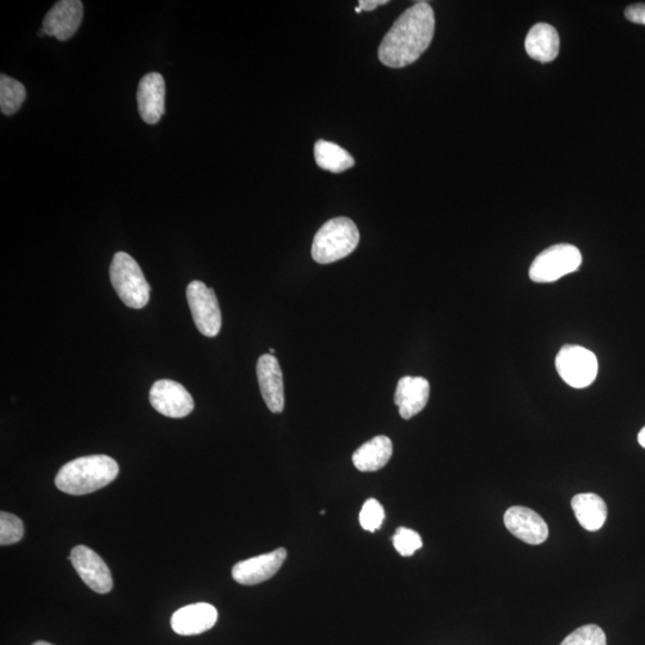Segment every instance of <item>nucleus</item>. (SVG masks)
<instances>
[{
  "label": "nucleus",
  "instance_id": "21",
  "mask_svg": "<svg viewBox=\"0 0 645 645\" xmlns=\"http://www.w3.org/2000/svg\"><path fill=\"white\" fill-rule=\"evenodd\" d=\"M27 91L24 85L9 76H0V109L5 115H12L20 110L26 101Z\"/></svg>",
  "mask_w": 645,
  "mask_h": 645
},
{
  "label": "nucleus",
  "instance_id": "18",
  "mask_svg": "<svg viewBox=\"0 0 645 645\" xmlns=\"http://www.w3.org/2000/svg\"><path fill=\"white\" fill-rule=\"evenodd\" d=\"M393 453L391 439L379 435L360 446L353 454L355 468L361 472H376L390 462Z\"/></svg>",
  "mask_w": 645,
  "mask_h": 645
},
{
  "label": "nucleus",
  "instance_id": "17",
  "mask_svg": "<svg viewBox=\"0 0 645 645\" xmlns=\"http://www.w3.org/2000/svg\"><path fill=\"white\" fill-rule=\"evenodd\" d=\"M526 52L540 63H550L559 53V36L557 30L548 23H538L525 41Z\"/></svg>",
  "mask_w": 645,
  "mask_h": 645
},
{
  "label": "nucleus",
  "instance_id": "19",
  "mask_svg": "<svg viewBox=\"0 0 645 645\" xmlns=\"http://www.w3.org/2000/svg\"><path fill=\"white\" fill-rule=\"evenodd\" d=\"M571 507L579 524L589 532H597L607 519L606 502L597 494H579L574 496Z\"/></svg>",
  "mask_w": 645,
  "mask_h": 645
},
{
  "label": "nucleus",
  "instance_id": "14",
  "mask_svg": "<svg viewBox=\"0 0 645 645\" xmlns=\"http://www.w3.org/2000/svg\"><path fill=\"white\" fill-rule=\"evenodd\" d=\"M138 109L146 124L156 125L165 113V82L161 73L151 72L138 86Z\"/></svg>",
  "mask_w": 645,
  "mask_h": 645
},
{
  "label": "nucleus",
  "instance_id": "16",
  "mask_svg": "<svg viewBox=\"0 0 645 645\" xmlns=\"http://www.w3.org/2000/svg\"><path fill=\"white\" fill-rule=\"evenodd\" d=\"M430 395V385L422 377H403L397 384L395 404L404 420L420 414L426 408Z\"/></svg>",
  "mask_w": 645,
  "mask_h": 645
},
{
  "label": "nucleus",
  "instance_id": "24",
  "mask_svg": "<svg viewBox=\"0 0 645 645\" xmlns=\"http://www.w3.org/2000/svg\"><path fill=\"white\" fill-rule=\"evenodd\" d=\"M392 542L398 554L403 557L413 556L417 550L422 548L420 534L410 528L399 527Z\"/></svg>",
  "mask_w": 645,
  "mask_h": 645
},
{
  "label": "nucleus",
  "instance_id": "23",
  "mask_svg": "<svg viewBox=\"0 0 645 645\" xmlns=\"http://www.w3.org/2000/svg\"><path fill=\"white\" fill-rule=\"evenodd\" d=\"M24 536L23 521L10 513H0V545H12L20 542Z\"/></svg>",
  "mask_w": 645,
  "mask_h": 645
},
{
  "label": "nucleus",
  "instance_id": "25",
  "mask_svg": "<svg viewBox=\"0 0 645 645\" xmlns=\"http://www.w3.org/2000/svg\"><path fill=\"white\" fill-rule=\"evenodd\" d=\"M385 511L376 499H370L362 506L359 520L362 528L368 532H376L383 525Z\"/></svg>",
  "mask_w": 645,
  "mask_h": 645
},
{
  "label": "nucleus",
  "instance_id": "20",
  "mask_svg": "<svg viewBox=\"0 0 645 645\" xmlns=\"http://www.w3.org/2000/svg\"><path fill=\"white\" fill-rule=\"evenodd\" d=\"M315 158L319 168L340 174L354 167V158L341 146L327 140H318L315 145Z\"/></svg>",
  "mask_w": 645,
  "mask_h": 645
},
{
  "label": "nucleus",
  "instance_id": "6",
  "mask_svg": "<svg viewBox=\"0 0 645 645\" xmlns=\"http://www.w3.org/2000/svg\"><path fill=\"white\" fill-rule=\"evenodd\" d=\"M556 370L569 386L585 389L597 379L599 364L597 356L591 350L568 344L556 356Z\"/></svg>",
  "mask_w": 645,
  "mask_h": 645
},
{
  "label": "nucleus",
  "instance_id": "27",
  "mask_svg": "<svg viewBox=\"0 0 645 645\" xmlns=\"http://www.w3.org/2000/svg\"><path fill=\"white\" fill-rule=\"evenodd\" d=\"M389 2L387 0H360L359 8L365 11H373L378 8L380 5H385Z\"/></svg>",
  "mask_w": 645,
  "mask_h": 645
},
{
  "label": "nucleus",
  "instance_id": "5",
  "mask_svg": "<svg viewBox=\"0 0 645 645\" xmlns=\"http://www.w3.org/2000/svg\"><path fill=\"white\" fill-rule=\"evenodd\" d=\"M582 254L571 244H556L540 253L530 268V278L537 284H549L581 267Z\"/></svg>",
  "mask_w": 645,
  "mask_h": 645
},
{
  "label": "nucleus",
  "instance_id": "3",
  "mask_svg": "<svg viewBox=\"0 0 645 645\" xmlns=\"http://www.w3.org/2000/svg\"><path fill=\"white\" fill-rule=\"evenodd\" d=\"M360 233L352 219L339 217L325 223L313 239L311 254L321 264L334 263L358 247Z\"/></svg>",
  "mask_w": 645,
  "mask_h": 645
},
{
  "label": "nucleus",
  "instance_id": "29",
  "mask_svg": "<svg viewBox=\"0 0 645 645\" xmlns=\"http://www.w3.org/2000/svg\"><path fill=\"white\" fill-rule=\"evenodd\" d=\"M33 645H53V644L47 643L45 641H39V642L34 643Z\"/></svg>",
  "mask_w": 645,
  "mask_h": 645
},
{
  "label": "nucleus",
  "instance_id": "2",
  "mask_svg": "<svg viewBox=\"0 0 645 645\" xmlns=\"http://www.w3.org/2000/svg\"><path fill=\"white\" fill-rule=\"evenodd\" d=\"M120 468L108 456L77 458L60 469L55 485L65 494L81 496L107 487L118 477Z\"/></svg>",
  "mask_w": 645,
  "mask_h": 645
},
{
  "label": "nucleus",
  "instance_id": "31",
  "mask_svg": "<svg viewBox=\"0 0 645 645\" xmlns=\"http://www.w3.org/2000/svg\"><path fill=\"white\" fill-rule=\"evenodd\" d=\"M355 11H356V12H361L362 10H361V9L359 8V6H358V8H356V9H355Z\"/></svg>",
  "mask_w": 645,
  "mask_h": 645
},
{
  "label": "nucleus",
  "instance_id": "22",
  "mask_svg": "<svg viewBox=\"0 0 645 645\" xmlns=\"http://www.w3.org/2000/svg\"><path fill=\"white\" fill-rule=\"evenodd\" d=\"M561 645H607V638L600 626L589 624L571 632Z\"/></svg>",
  "mask_w": 645,
  "mask_h": 645
},
{
  "label": "nucleus",
  "instance_id": "13",
  "mask_svg": "<svg viewBox=\"0 0 645 645\" xmlns=\"http://www.w3.org/2000/svg\"><path fill=\"white\" fill-rule=\"evenodd\" d=\"M505 525L514 537L530 545H540L549 537V527L538 513L530 508L514 506L505 514Z\"/></svg>",
  "mask_w": 645,
  "mask_h": 645
},
{
  "label": "nucleus",
  "instance_id": "28",
  "mask_svg": "<svg viewBox=\"0 0 645 645\" xmlns=\"http://www.w3.org/2000/svg\"><path fill=\"white\" fill-rule=\"evenodd\" d=\"M638 442H640V445L645 448V427L641 430L640 434H638Z\"/></svg>",
  "mask_w": 645,
  "mask_h": 645
},
{
  "label": "nucleus",
  "instance_id": "26",
  "mask_svg": "<svg viewBox=\"0 0 645 645\" xmlns=\"http://www.w3.org/2000/svg\"><path fill=\"white\" fill-rule=\"evenodd\" d=\"M625 17L632 23L645 26V4L630 5L625 10Z\"/></svg>",
  "mask_w": 645,
  "mask_h": 645
},
{
  "label": "nucleus",
  "instance_id": "1",
  "mask_svg": "<svg viewBox=\"0 0 645 645\" xmlns=\"http://www.w3.org/2000/svg\"><path fill=\"white\" fill-rule=\"evenodd\" d=\"M435 32L432 6L419 2L405 10L387 32L378 49V58L391 69L414 64L427 51Z\"/></svg>",
  "mask_w": 645,
  "mask_h": 645
},
{
  "label": "nucleus",
  "instance_id": "8",
  "mask_svg": "<svg viewBox=\"0 0 645 645\" xmlns=\"http://www.w3.org/2000/svg\"><path fill=\"white\" fill-rule=\"evenodd\" d=\"M150 402L159 414L170 419H183L195 407L194 399L186 387L169 379L158 380L152 385Z\"/></svg>",
  "mask_w": 645,
  "mask_h": 645
},
{
  "label": "nucleus",
  "instance_id": "10",
  "mask_svg": "<svg viewBox=\"0 0 645 645\" xmlns=\"http://www.w3.org/2000/svg\"><path fill=\"white\" fill-rule=\"evenodd\" d=\"M287 558V551L280 548L269 554L239 562L232 569V577L239 585L255 586L278 573Z\"/></svg>",
  "mask_w": 645,
  "mask_h": 645
},
{
  "label": "nucleus",
  "instance_id": "9",
  "mask_svg": "<svg viewBox=\"0 0 645 645\" xmlns=\"http://www.w3.org/2000/svg\"><path fill=\"white\" fill-rule=\"evenodd\" d=\"M71 562L77 574L92 591L107 594L113 589V577L103 559L94 550L78 545L71 551Z\"/></svg>",
  "mask_w": 645,
  "mask_h": 645
},
{
  "label": "nucleus",
  "instance_id": "4",
  "mask_svg": "<svg viewBox=\"0 0 645 645\" xmlns=\"http://www.w3.org/2000/svg\"><path fill=\"white\" fill-rule=\"evenodd\" d=\"M110 281L126 306L143 309L149 303L151 287L137 261L126 253H116L110 264Z\"/></svg>",
  "mask_w": 645,
  "mask_h": 645
},
{
  "label": "nucleus",
  "instance_id": "12",
  "mask_svg": "<svg viewBox=\"0 0 645 645\" xmlns=\"http://www.w3.org/2000/svg\"><path fill=\"white\" fill-rule=\"evenodd\" d=\"M257 379L264 402L274 414L285 409L284 377L278 359L272 354H264L257 361Z\"/></svg>",
  "mask_w": 645,
  "mask_h": 645
},
{
  "label": "nucleus",
  "instance_id": "30",
  "mask_svg": "<svg viewBox=\"0 0 645 645\" xmlns=\"http://www.w3.org/2000/svg\"><path fill=\"white\" fill-rule=\"evenodd\" d=\"M269 353L273 355V354L275 353V349L270 348V349H269Z\"/></svg>",
  "mask_w": 645,
  "mask_h": 645
},
{
  "label": "nucleus",
  "instance_id": "7",
  "mask_svg": "<svg viewBox=\"0 0 645 645\" xmlns=\"http://www.w3.org/2000/svg\"><path fill=\"white\" fill-rule=\"evenodd\" d=\"M187 299L194 323L200 333L207 337L217 336L220 333L223 318H221L217 296L212 288L201 281L190 282L187 287Z\"/></svg>",
  "mask_w": 645,
  "mask_h": 645
},
{
  "label": "nucleus",
  "instance_id": "11",
  "mask_svg": "<svg viewBox=\"0 0 645 645\" xmlns=\"http://www.w3.org/2000/svg\"><path fill=\"white\" fill-rule=\"evenodd\" d=\"M83 20V3L79 0H60L43 20L42 30L59 41H67L76 34Z\"/></svg>",
  "mask_w": 645,
  "mask_h": 645
},
{
  "label": "nucleus",
  "instance_id": "15",
  "mask_svg": "<svg viewBox=\"0 0 645 645\" xmlns=\"http://www.w3.org/2000/svg\"><path fill=\"white\" fill-rule=\"evenodd\" d=\"M217 620V608L206 602H199L176 611L171 618V628L181 636L200 635L212 629Z\"/></svg>",
  "mask_w": 645,
  "mask_h": 645
}]
</instances>
